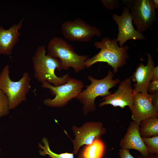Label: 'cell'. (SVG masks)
<instances>
[{
    "label": "cell",
    "instance_id": "obj_27",
    "mask_svg": "<svg viewBox=\"0 0 158 158\" xmlns=\"http://www.w3.org/2000/svg\"><path fill=\"white\" fill-rule=\"evenodd\" d=\"M137 158H158V154H150L147 156H144L140 155H139Z\"/></svg>",
    "mask_w": 158,
    "mask_h": 158
},
{
    "label": "cell",
    "instance_id": "obj_12",
    "mask_svg": "<svg viewBox=\"0 0 158 158\" xmlns=\"http://www.w3.org/2000/svg\"><path fill=\"white\" fill-rule=\"evenodd\" d=\"M131 118L139 125L143 120L158 117V110L153 106L151 95L138 93L134 96Z\"/></svg>",
    "mask_w": 158,
    "mask_h": 158
},
{
    "label": "cell",
    "instance_id": "obj_3",
    "mask_svg": "<svg viewBox=\"0 0 158 158\" xmlns=\"http://www.w3.org/2000/svg\"><path fill=\"white\" fill-rule=\"evenodd\" d=\"M114 74L111 71L107 75L101 79H97L89 75L87 79L90 82V85L82 91L75 98L83 105V112L87 115L96 109L95 100L98 96L104 97L111 93L109 90L120 82L118 79H113Z\"/></svg>",
    "mask_w": 158,
    "mask_h": 158
},
{
    "label": "cell",
    "instance_id": "obj_6",
    "mask_svg": "<svg viewBox=\"0 0 158 158\" xmlns=\"http://www.w3.org/2000/svg\"><path fill=\"white\" fill-rule=\"evenodd\" d=\"M84 87V84L81 80L71 77L66 83L57 86L46 82H42L41 87L49 89L51 94L55 96L53 99L48 98L44 99V104L51 107H64L71 99L77 97Z\"/></svg>",
    "mask_w": 158,
    "mask_h": 158
},
{
    "label": "cell",
    "instance_id": "obj_5",
    "mask_svg": "<svg viewBox=\"0 0 158 158\" xmlns=\"http://www.w3.org/2000/svg\"><path fill=\"white\" fill-rule=\"evenodd\" d=\"M9 67L5 66L0 73V89L7 97L10 110L14 109L26 100V96L31 88L30 78L25 72L18 81L12 80L9 77Z\"/></svg>",
    "mask_w": 158,
    "mask_h": 158
},
{
    "label": "cell",
    "instance_id": "obj_24",
    "mask_svg": "<svg viewBox=\"0 0 158 158\" xmlns=\"http://www.w3.org/2000/svg\"><path fill=\"white\" fill-rule=\"evenodd\" d=\"M151 95L152 104L154 107L158 110V92H157Z\"/></svg>",
    "mask_w": 158,
    "mask_h": 158
},
{
    "label": "cell",
    "instance_id": "obj_25",
    "mask_svg": "<svg viewBox=\"0 0 158 158\" xmlns=\"http://www.w3.org/2000/svg\"><path fill=\"white\" fill-rule=\"evenodd\" d=\"M158 80V66L155 67L153 71L151 81Z\"/></svg>",
    "mask_w": 158,
    "mask_h": 158
},
{
    "label": "cell",
    "instance_id": "obj_17",
    "mask_svg": "<svg viewBox=\"0 0 158 158\" xmlns=\"http://www.w3.org/2000/svg\"><path fill=\"white\" fill-rule=\"evenodd\" d=\"M139 132L142 137L158 136V117H151L142 121L139 125Z\"/></svg>",
    "mask_w": 158,
    "mask_h": 158
},
{
    "label": "cell",
    "instance_id": "obj_10",
    "mask_svg": "<svg viewBox=\"0 0 158 158\" xmlns=\"http://www.w3.org/2000/svg\"><path fill=\"white\" fill-rule=\"evenodd\" d=\"M112 16L118 27V32L116 40L117 42H118L120 47H123L125 43L128 40L146 39L145 36L142 33L138 32L134 28L132 18L128 8L123 6V13L121 16L114 13Z\"/></svg>",
    "mask_w": 158,
    "mask_h": 158
},
{
    "label": "cell",
    "instance_id": "obj_19",
    "mask_svg": "<svg viewBox=\"0 0 158 158\" xmlns=\"http://www.w3.org/2000/svg\"><path fill=\"white\" fill-rule=\"evenodd\" d=\"M142 138L150 153L158 154V136Z\"/></svg>",
    "mask_w": 158,
    "mask_h": 158
},
{
    "label": "cell",
    "instance_id": "obj_14",
    "mask_svg": "<svg viewBox=\"0 0 158 158\" xmlns=\"http://www.w3.org/2000/svg\"><path fill=\"white\" fill-rule=\"evenodd\" d=\"M119 145L121 148L137 150L142 156L150 154L140 133L139 125L133 121L130 122Z\"/></svg>",
    "mask_w": 158,
    "mask_h": 158
},
{
    "label": "cell",
    "instance_id": "obj_20",
    "mask_svg": "<svg viewBox=\"0 0 158 158\" xmlns=\"http://www.w3.org/2000/svg\"><path fill=\"white\" fill-rule=\"evenodd\" d=\"M9 110L7 97L0 89V118L8 115Z\"/></svg>",
    "mask_w": 158,
    "mask_h": 158
},
{
    "label": "cell",
    "instance_id": "obj_16",
    "mask_svg": "<svg viewBox=\"0 0 158 158\" xmlns=\"http://www.w3.org/2000/svg\"><path fill=\"white\" fill-rule=\"evenodd\" d=\"M105 148L101 138H97L91 144L84 145L79 150L77 158H103Z\"/></svg>",
    "mask_w": 158,
    "mask_h": 158
},
{
    "label": "cell",
    "instance_id": "obj_11",
    "mask_svg": "<svg viewBox=\"0 0 158 158\" xmlns=\"http://www.w3.org/2000/svg\"><path fill=\"white\" fill-rule=\"evenodd\" d=\"M131 81L130 77L121 81L117 90L114 93L103 97L101 100L104 101L99 103V106L111 105L114 107H119L122 109L127 106L131 111L134 97Z\"/></svg>",
    "mask_w": 158,
    "mask_h": 158
},
{
    "label": "cell",
    "instance_id": "obj_15",
    "mask_svg": "<svg viewBox=\"0 0 158 158\" xmlns=\"http://www.w3.org/2000/svg\"><path fill=\"white\" fill-rule=\"evenodd\" d=\"M23 21L22 19L6 30L0 26V54H11L13 48L19 41L20 35L19 31L22 27Z\"/></svg>",
    "mask_w": 158,
    "mask_h": 158
},
{
    "label": "cell",
    "instance_id": "obj_23",
    "mask_svg": "<svg viewBox=\"0 0 158 158\" xmlns=\"http://www.w3.org/2000/svg\"><path fill=\"white\" fill-rule=\"evenodd\" d=\"M120 158H135L130 153L129 150L121 148L119 151Z\"/></svg>",
    "mask_w": 158,
    "mask_h": 158
},
{
    "label": "cell",
    "instance_id": "obj_28",
    "mask_svg": "<svg viewBox=\"0 0 158 158\" xmlns=\"http://www.w3.org/2000/svg\"><path fill=\"white\" fill-rule=\"evenodd\" d=\"M152 1L156 9H158V1L157 0H152Z\"/></svg>",
    "mask_w": 158,
    "mask_h": 158
},
{
    "label": "cell",
    "instance_id": "obj_22",
    "mask_svg": "<svg viewBox=\"0 0 158 158\" xmlns=\"http://www.w3.org/2000/svg\"><path fill=\"white\" fill-rule=\"evenodd\" d=\"M158 91V80L151 81L148 86V92L152 94Z\"/></svg>",
    "mask_w": 158,
    "mask_h": 158
},
{
    "label": "cell",
    "instance_id": "obj_18",
    "mask_svg": "<svg viewBox=\"0 0 158 158\" xmlns=\"http://www.w3.org/2000/svg\"><path fill=\"white\" fill-rule=\"evenodd\" d=\"M42 145L41 143L38 144L41 150L39 152L40 154L42 156L49 155L51 158H74L73 153L64 152L61 154H56L52 152L50 149L49 143L47 139L45 137L42 139Z\"/></svg>",
    "mask_w": 158,
    "mask_h": 158
},
{
    "label": "cell",
    "instance_id": "obj_13",
    "mask_svg": "<svg viewBox=\"0 0 158 158\" xmlns=\"http://www.w3.org/2000/svg\"><path fill=\"white\" fill-rule=\"evenodd\" d=\"M146 54L148 57L147 64L145 66L142 63L139 64L130 77L131 80L135 83L133 84L134 96L138 93H148V86L151 81L155 66L150 54Z\"/></svg>",
    "mask_w": 158,
    "mask_h": 158
},
{
    "label": "cell",
    "instance_id": "obj_8",
    "mask_svg": "<svg viewBox=\"0 0 158 158\" xmlns=\"http://www.w3.org/2000/svg\"><path fill=\"white\" fill-rule=\"evenodd\" d=\"M133 22L137 30L142 33L151 30L157 18L152 0H136L130 8Z\"/></svg>",
    "mask_w": 158,
    "mask_h": 158
},
{
    "label": "cell",
    "instance_id": "obj_21",
    "mask_svg": "<svg viewBox=\"0 0 158 158\" xmlns=\"http://www.w3.org/2000/svg\"><path fill=\"white\" fill-rule=\"evenodd\" d=\"M101 2L105 8L110 10L119 8L121 6L118 0H101Z\"/></svg>",
    "mask_w": 158,
    "mask_h": 158
},
{
    "label": "cell",
    "instance_id": "obj_9",
    "mask_svg": "<svg viewBox=\"0 0 158 158\" xmlns=\"http://www.w3.org/2000/svg\"><path fill=\"white\" fill-rule=\"evenodd\" d=\"M72 129L75 135L73 141L74 155L78 154L81 146L91 144L107 132L102 123L99 121H87L80 127L73 125Z\"/></svg>",
    "mask_w": 158,
    "mask_h": 158
},
{
    "label": "cell",
    "instance_id": "obj_4",
    "mask_svg": "<svg viewBox=\"0 0 158 158\" xmlns=\"http://www.w3.org/2000/svg\"><path fill=\"white\" fill-rule=\"evenodd\" d=\"M47 48L48 54L60 60L62 70H68L71 67L78 73L85 68V63L88 56L78 54L72 45L62 38L53 37L49 42Z\"/></svg>",
    "mask_w": 158,
    "mask_h": 158
},
{
    "label": "cell",
    "instance_id": "obj_7",
    "mask_svg": "<svg viewBox=\"0 0 158 158\" xmlns=\"http://www.w3.org/2000/svg\"><path fill=\"white\" fill-rule=\"evenodd\" d=\"M61 30L64 37L71 41L87 42H90L94 36L101 37L102 35L98 28L80 18L63 22Z\"/></svg>",
    "mask_w": 158,
    "mask_h": 158
},
{
    "label": "cell",
    "instance_id": "obj_2",
    "mask_svg": "<svg viewBox=\"0 0 158 158\" xmlns=\"http://www.w3.org/2000/svg\"><path fill=\"white\" fill-rule=\"evenodd\" d=\"M115 38L112 39L104 37L100 41H96L94 45L96 49H100L98 53L91 58H88L85 62V67L89 68L96 63L105 62L113 68L114 73H116L119 68L126 63L129 57L128 45L119 47Z\"/></svg>",
    "mask_w": 158,
    "mask_h": 158
},
{
    "label": "cell",
    "instance_id": "obj_26",
    "mask_svg": "<svg viewBox=\"0 0 158 158\" xmlns=\"http://www.w3.org/2000/svg\"><path fill=\"white\" fill-rule=\"evenodd\" d=\"M122 1L123 4L126 6V7L130 9L133 5L135 0L125 1Z\"/></svg>",
    "mask_w": 158,
    "mask_h": 158
},
{
    "label": "cell",
    "instance_id": "obj_1",
    "mask_svg": "<svg viewBox=\"0 0 158 158\" xmlns=\"http://www.w3.org/2000/svg\"><path fill=\"white\" fill-rule=\"evenodd\" d=\"M34 76L40 82H46L55 86L66 83L70 77L66 74L61 77L56 76L55 72L62 70L61 62L57 58L46 54L45 45L39 46L32 57Z\"/></svg>",
    "mask_w": 158,
    "mask_h": 158
}]
</instances>
